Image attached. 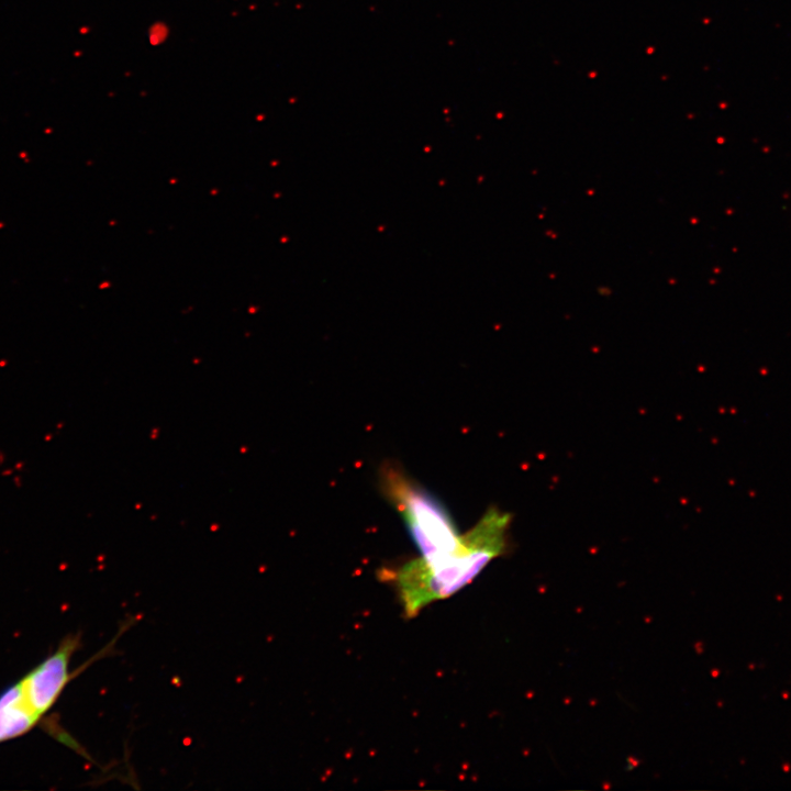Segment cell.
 <instances>
[{
	"mask_svg": "<svg viewBox=\"0 0 791 791\" xmlns=\"http://www.w3.org/2000/svg\"><path fill=\"white\" fill-rule=\"evenodd\" d=\"M511 521L509 512L491 506L464 534V543L454 554L432 560L419 557L388 571L404 614L413 617L423 608L471 582L505 550Z\"/></svg>",
	"mask_w": 791,
	"mask_h": 791,
	"instance_id": "6da1fadb",
	"label": "cell"
},
{
	"mask_svg": "<svg viewBox=\"0 0 791 791\" xmlns=\"http://www.w3.org/2000/svg\"><path fill=\"white\" fill-rule=\"evenodd\" d=\"M379 486L404 521L421 558L438 559L461 547L464 535L458 532L448 510L401 466L390 463L381 466Z\"/></svg>",
	"mask_w": 791,
	"mask_h": 791,
	"instance_id": "7a4b0ae2",
	"label": "cell"
}]
</instances>
